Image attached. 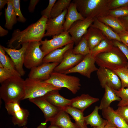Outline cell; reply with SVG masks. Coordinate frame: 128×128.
I'll return each instance as SVG.
<instances>
[{
  "mask_svg": "<svg viewBox=\"0 0 128 128\" xmlns=\"http://www.w3.org/2000/svg\"><path fill=\"white\" fill-rule=\"evenodd\" d=\"M50 124L57 125L61 128H80L73 122L69 115L65 111L60 110L50 121Z\"/></svg>",
  "mask_w": 128,
  "mask_h": 128,
  "instance_id": "cell-22",
  "label": "cell"
},
{
  "mask_svg": "<svg viewBox=\"0 0 128 128\" xmlns=\"http://www.w3.org/2000/svg\"><path fill=\"white\" fill-rule=\"evenodd\" d=\"M48 18L42 16L35 23L23 31L18 29L14 30L11 38L7 43L10 48L17 49L23 44L34 41H40L44 37Z\"/></svg>",
  "mask_w": 128,
  "mask_h": 128,
  "instance_id": "cell-1",
  "label": "cell"
},
{
  "mask_svg": "<svg viewBox=\"0 0 128 128\" xmlns=\"http://www.w3.org/2000/svg\"><path fill=\"white\" fill-rule=\"evenodd\" d=\"M40 42L41 45V49L45 56L54 50L74 42L72 37L68 32L66 31L53 36V38L50 40L46 39Z\"/></svg>",
  "mask_w": 128,
  "mask_h": 128,
  "instance_id": "cell-8",
  "label": "cell"
},
{
  "mask_svg": "<svg viewBox=\"0 0 128 128\" xmlns=\"http://www.w3.org/2000/svg\"><path fill=\"white\" fill-rule=\"evenodd\" d=\"M43 97L60 110H64L66 107L70 106L71 102V99L66 98L61 96L58 90L50 91Z\"/></svg>",
  "mask_w": 128,
  "mask_h": 128,
  "instance_id": "cell-18",
  "label": "cell"
},
{
  "mask_svg": "<svg viewBox=\"0 0 128 128\" xmlns=\"http://www.w3.org/2000/svg\"><path fill=\"white\" fill-rule=\"evenodd\" d=\"M118 35L121 42L125 45L128 44V31L125 30Z\"/></svg>",
  "mask_w": 128,
  "mask_h": 128,
  "instance_id": "cell-44",
  "label": "cell"
},
{
  "mask_svg": "<svg viewBox=\"0 0 128 128\" xmlns=\"http://www.w3.org/2000/svg\"><path fill=\"white\" fill-rule=\"evenodd\" d=\"M13 7L16 15L18 17L17 20L19 22L24 23L26 20L21 12L20 6V0H12Z\"/></svg>",
  "mask_w": 128,
  "mask_h": 128,
  "instance_id": "cell-38",
  "label": "cell"
},
{
  "mask_svg": "<svg viewBox=\"0 0 128 128\" xmlns=\"http://www.w3.org/2000/svg\"><path fill=\"white\" fill-rule=\"evenodd\" d=\"M104 88L105 92L99 106V110H101L110 107V104L112 102L115 101H119L121 100V98L110 87L105 85Z\"/></svg>",
  "mask_w": 128,
  "mask_h": 128,
  "instance_id": "cell-27",
  "label": "cell"
},
{
  "mask_svg": "<svg viewBox=\"0 0 128 128\" xmlns=\"http://www.w3.org/2000/svg\"><path fill=\"white\" fill-rule=\"evenodd\" d=\"M96 63L99 67L114 71L127 67V59L118 47L114 46L110 51L100 53L95 57Z\"/></svg>",
  "mask_w": 128,
  "mask_h": 128,
  "instance_id": "cell-4",
  "label": "cell"
},
{
  "mask_svg": "<svg viewBox=\"0 0 128 128\" xmlns=\"http://www.w3.org/2000/svg\"><path fill=\"white\" fill-rule=\"evenodd\" d=\"M72 51L75 54L84 56L90 53V50L87 41L83 36L76 46L73 48Z\"/></svg>",
  "mask_w": 128,
  "mask_h": 128,
  "instance_id": "cell-34",
  "label": "cell"
},
{
  "mask_svg": "<svg viewBox=\"0 0 128 128\" xmlns=\"http://www.w3.org/2000/svg\"><path fill=\"white\" fill-rule=\"evenodd\" d=\"M74 43L69 44L62 48H58L50 52L46 55L43 60V63L50 62L59 63L62 61L66 52L68 50L73 48Z\"/></svg>",
  "mask_w": 128,
  "mask_h": 128,
  "instance_id": "cell-24",
  "label": "cell"
},
{
  "mask_svg": "<svg viewBox=\"0 0 128 128\" xmlns=\"http://www.w3.org/2000/svg\"><path fill=\"white\" fill-rule=\"evenodd\" d=\"M112 89L121 99L117 106L118 107L128 106V88H121L118 90Z\"/></svg>",
  "mask_w": 128,
  "mask_h": 128,
  "instance_id": "cell-36",
  "label": "cell"
},
{
  "mask_svg": "<svg viewBox=\"0 0 128 128\" xmlns=\"http://www.w3.org/2000/svg\"><path fill=\"white\" fill-rule=\"evenodd\" d=\"M47 128H61L59 126L54 125L50 124V125Z\"/></svg>",
  "mask_w": 128,
  "mask_h": 128,
  "instance_id": "cell-52",
  "label": "cell"
},
{
  "mask_svg": "<svg viewBox=\"0 0 128 128\" xmlns=\"http://www.w3.org/2000/svg\"><path fill=\"white\" fill-rule=\"evenodd\" d=\"M39 0H31L28 8L29 11L31 13L34 12L36 5L39 1Z\"/></svg>",
  "mask_w": 128,
  "mask_h": 128,
  "instance_id": "cell-45",
  "label": "cell"
},
{
  "mask_svg": "<svg viewBox=\"0 0 128 128\" xmlns=\"http://www.w3.org/2000/svg\"><path fill=\"white\" fill-rule=\"evenodd\" d=\"M0 98L7 103L20 102L25 95V80L21 76H16L1 83Z\"/></svg>",
  "mask_w": 128,
  "mask_h": 128,
  "instance_id": "cell-2",
  "label": "cell"
},
{
  "mask_svg": "<svg viewBox=\"0 0 128 128\" xmlns=\"http://www.w3.org/2000/svg\"><path fill=\"white\" fill-rule=\"evenodd\" d=\"M95 57L90 53L85 55L83 59L76 66L62 73L67 74L77 73L90 78L91 73L98 70L95 65Z\"/></svg>",
  "mask_w": 128,
  "mask_h": 128,
  "instance_id": "cell-11",
  "label": "cell"
},
{
  "mask_svg": "<svg viewBox=\"0 0 128 128\" xmlns=\"http://www.w3.org/2000/svg\"><path fill=\"white\" fill-rule=\"evenodd\" d=\"M40 41H34L28 42L25 53L24 65L27 68L31 69L43 63L45 56L40 47Z\"/></svg>",
  "mask_w": 128,
  "mask_h": 128,
  "instance_id": "cell-7",
  "label": "cell"
},
{
  "mask_svg": "<svg viewBox=\"0 0 128 128\" xmlns=\"http://www.w3.org/2000/svg\"><path fill=\"white\" fill-rule=\"evenodd\" d=\"M56 0H49L48 5L47 7L41 11L42 16H45L48 18H51V13L52 8Z\"/></svg>",
  "mask_w": 128,
  "mask_h": 128,
  "instance_id": "cell-43",
  "label": "cell"
},
{
  "mask_svg": "<svg viewBox=\"0 0 128 128\" xmlns=\"http://www.w3.org/2000/svg\"><path fill=\"white\" fill-rule=\"evenodd\" d=\"M114 71L121 80V88H128V68L127 67H123Z\"/></svg>",
  "mask_w": 128,
  "mask_h": 128,
  "instance_id": "cell-35",
  "label": "cell"
},
{
  "mask_svg": "<svg viewBox=\"0 0 128 128\" xmlns=\"http://www.w3.org/2000/svg\"><path fill=\"white\" fill-rule=\"evenodd\" d=\"M63 26L64 31H67L71 26L75 22L85 18L78 11L75 4L72 2L67 9Z\"/></svg>",
  "mask_w": 128,
  "mask_h": 128,
  "instance_id": "cell-23",
  "label": "cell"
},
{
  "mask_svg": "<svg viewBox=\"0 0 128 128\" xmlns=\"http://www.w3.org/2000/svg\"><path fill=\"white\" fill-rule=\"evenodd\" d=\"M99 106H96L91 114L84 117L87 125H89L93 127H98L101 125L105 121V119H102L99 114Z\"/></svg>",
  "mask_w": 128,
  "mask_h": 128,
  "instance_id": "cell-30",
  "label": "cell"
},
{
  "mask_svg": "<svg viewBox=\"0 0 128 128\" xmlns=\"http://www.w3.org/2000/svg\"><path fill=\"white\" fill-rule=\"evenodd\" d=\"M8 0H0V10H1L8 3Z\"/></svg>",
  "mask_w": 128,
  "mask_h": 128,
  "instance_id": "cell-49",
  "label": "cell"
},
{
  "mask_svg": "<svg viewBox=\"0 0 128 128\" xmlns=\"http://www.w3.org/2000/svg\"><path fill=\"white\" fill-rule=\"evenodd\" d=\"M104 128H117L114 124L107 121V123Z\"/></svg>",
  "mask_w": 128,
  "mask_h": 128,
  "instance_id": "cell-50",
  "label": "cell"
},
{
  "mask_svg": "<svg viewBox=\"0 0 128 128\" xmlns=\"http://www.w3.org/2000/svg\"><path fill=\"white\" fill-rule=\"evenodd\" d=\"M126 45L127 46V47H128V44H126Z\"/></svg>",
  "mask_w": 128,
  "mask_h": 128,
  "instance_id": "cell-53",
  "label": "cell"
},
{
  "mask_svg": "<svg viewBox=\"0 0 128 128\" xmlns=\"http://www.w3.org/2000/svg\"><path fill=\"white\" fill-rule=\"evenodd\" d=\"M16 75L11 71L4 67H0V83Z\"/></svg>",
  "mask_w": 128,
  "mask_h": 128,
  "instance_id": "cell-39",
  "label": "cell"
},
{
  "mask_svg": "<svg viewBox=\"0 0 128 128\" xmlns=\"http://www.w3.org/2000/svg\"><path fill=\"white\" fill-rule=\"evenodd\" d=\"M73 48L66 52L62 61L55 68L54 71L63 73L76 66L83 59L85 56L73 53Z\"/></svg>",
  "mask_w": 128,
  "mask_h": 128,
  "instance_id": "cell-16",
  "label": "cell"
},
{
  "mask_svg": "<svg viewBox=\"0 0 128 128\" xmlns=\"http://www.w3.org/2000/svg\"><path fill=\"white\" fill-rule=\"evenodd\" d=\"M64 111L72 117L75 123L80 128H88L85 120L83 112L70 106L66 107Z\"/></svg>",
  "mask_w": 128,
  "mask_h": 128,
  "instance_id": "cell-29",
  "label": "cell"
},
{
  "mask_svg": "<svg viewBox=\"0 0 128 128\" xmlns=\"http://www.w3.org/2000/svg\"><path fill=\"white\" fill-rule=\"evenodd\" d=\"M86 40L90 50L106 37L98 29L90 27L83 36Z\"/></svg>",
  "mask_w": 128,
  "mask_h": 128,
  "instance_id": "cell-21",
  "label": "cell"
},
{
  "mask_svg": "<svg viewBox=\"0 0 128 128\" xmlns=\"http://www.w3.org/2000/svg\"><path fill=\"white\" fill-rule=\"evenodd\" d=\"M25 95L23 100H29L44 96L49 92L61 90L44 81H40L28 78L25 80Z\"/></svg>",
  "mask_w": 128,
  "mask_h": 128,
  "instance_id": "cell-5",
  "label": "cell"
},
{
  "mask_svg": "<svg viewBox=\"0 0 128 128\" xmlns=\"http://www.w3.org/2000/svg\"><path fill=\"white\" fill-rule=\"evenodd\" d=\"M96 74L100 85L103 88L106 85L115 90L121 88V80L113 71L106 68L99 67Z\"/></svg>",
  "mask_w": 128,
  "mask_h": 128,
  "instance_id": "cell-10",
  "label": "cell"
},
{
  "mask_svg": "<svg viewBox=\"0 0 128 128\" xmlns=\"http://www.w3.org/2000/svg\"><path fill=\"white\" fill-rule=\"evenodd\" d=\"M57 62L43 63L31 69L28 75L29 78L40 81L48 79L55 68L59 64Z\"/></svg>",
  "mask_w": 128,
  "mask_h": 128,
  "instance_id": "cell-13",
  "label": "cell"
},
{
  "mask_svg": "<svg viewBox=\"0 0 128 128\" xmlns=\"http://www.w3.org/2000/svg\"><path fill=\"white\" fill-rule=\"evenodd\" d=\"M7 8L5 11V27L8 29L11 30L17 23V18L15 12L12 0H8Z\"/></svg>",
  "mask_w": 128,
  "mask_h": 128,
  "instance_id": "cell-28",
  "label": "cell"
},
{
  "mask_svg": "<svg viewBox=\"0 0 128 128\" xmlns=\"http://www.w3.org/2000/svg\"><path fill=\"white\" fill-rule=\"evenodd\" d=\"M20 103L16 102L5 103V106L8 114L12 116L13 124L23 127L27 123L29 112L27 110L21 108Z\"/></svg>",
  "mask_w": 128,
  "mask_h": 128,
  "instance_id": "cell-9",
  "label": "cell"
},
{
  "mask_svg": "<svg viewBox=\"0 0 128 128\" xmlns=\"http://www.w3.org/2000/svg\"><path fill=\"white\" fill-rule=\"evenodd\" d=\"M118 18L123 25L125 30L128 31V15Z\"/></svg>",
  "mask_w": 128,
  "mask_h": 128,
  "instance_id": "cell-46",
  "label": "cell"
},
{
  "mask_svg": "<svg viewBox=\"0 0 128 128\" xmlns=\"http://www.w3.org/2000/svg\"></svg>",
  "mask_w": 128,
  "mask_h": 128,
  "instance_id": "cell-54",
  "label": "cell"
},
{
  "mask_svg": "<svg viewBox=\"0 0 128 128\" xmlns=\"http://www.w3.org/2000/svg\"><path fill=\"white\" fill-rule=\"evenodd\" d=\"M94 19V21L90 27L99 29L107 39L110 40H116L121 42L118 34L114 32L111 28L100 21L97 18Z\"/></svg>",
  "mask_w": 128,
  "mask_h": 128,
  "instance_id": "cell-25",
  "label": "cell"
},
{
  "mask_svg": "<svg viewBox=\"0 0 128 128\" xmlns=\"http://www.w3.org/2000/svg\"><path fill=\"white\" fill-rule=\"evenodd\" d=\"M8 33V31L0 26V36L2 37L6 35Z\"/></svg>",
  "mask_w": 128,
  "mask_h": 128,
  "instance_id": "cell-47",
  "label": "cell"
},
{
  "mask_svg": "<svg viewBox=\"0 0 128 128\" xmlns=\"http://www.w3.org/2000/svg\"><path fill=\"white\" fill-rule=\"evenodd\" d=\"M2 46L0 45V64L2 65L3 67L11 71L16 75L21 77L16 71L11 59L6 54Z\"/></svg>",
  "mask_w": 128,
  "mask_h": 128,
  "instance_id": "cell-31",
  "label": "cell"
},
{
  "mask_svg": "<svg viewBox=\"0 0 128 128\" xmlns=\"http://www.w3.org/2000/svg\"><path fill=\"white\" fill-rule=\"evenodd\" d=\"M28 43L27 42L23 44L22 47L18 49L7 48L2 46L5 52L13 61L16 71L21 76H24L25 74L23 66L25 53Z\"/></svg>",
  "mask_w": 128,
  "mask_h": 128,
  "instance_id": "cell-12",
  "label": "cell"
},
{
  "mask_svg": "<svg viewBox=\"0 0 128 128\" xmlns=\"http://www.w3.org/2000/svg\"><path fill=\"white\" fill-rule=\"evenodd\" d=\"M102 115L106 120L118 128H128V124L118 114L112 107L102 110Z\"/></svg>",
  "mask_w": 128,
  "mask_h": 128,
  "instance_id": "cell-20",
  "label": "cell"
},
{
  "mask_svg": "<svg viewBox=\"0 0 128 128\" xmlns=\"http://www.w3.org/2000/svg\"><path fill=\"white\" fill-rule=\"evenodd\" d=\"M47 122L45 121L41 123L36 128H47ZM23 128H27L26 126L23 127Z\"/></svg>",
  "mask_w": 128,
  "mask_h": 128,
  "instance_id": "cell-48",
  "label": "cell"
},
{
  "mask_svg": "<svg viewBox=\"0 0 128 128\" xmlns=\"http://www.w3.org/2000/svg\"><path fill=\"white\" fill-rule=\"evenodd\" d=\"M67 12V9H66L58 17L48 19L46 24V32L44 37L54 36L64 31L63 25Z\"/></svg>",
  "mask_w": 128,
  "mask_h": 128,
  "instance_id": "cell-15",
  "label": "cell"
},
{
  "mask_svg": "<svg viewBox=\"0 0 128 128\" xmlns=\"http://www.w3.org/2000/svg\"><path fill=\"white\" fill-rule=\"evenodd\" d=\"M71 100L70 106L83 112L92 104L98 101L99 99L92 97L88 94H82Z\"/></svg>",
  "mask_w": 128,
  "mask_h": 128,
  "instance_id": "cell-19",
  "label": "cell"
},
{
  "mask_svg": "<svg viewBox=\"0 0 128 128\" xmlns=\"http://www.w3.org/2000/svg\"><path fill=\"white\" fill-rule=\"evenodd\" d=\"M71 1V0H58L56 1L51 12V18H54L60 15L65 10L67 9Z\"/></svg>",
  "mask_w": 128,
  "mask_h": 128,
  "instance_id": "cell-32",
  "label": "cell"
},
{
  "mask_svg": "<svg viewBox=\"0 0 128 128\" xmlns=\"http://www.w3.org/2000/svg\"><path fill=\"white\" fill-rule=\"evenodd\" d=\"M108 14L117 18L128 15V6L110 10Z\"/></svg>",
  "mask_w": 128,
  "mask_h": 128,
  "instance_id": "cell-37",
  "label": "cell"
},
{
  "mask_svg": "<svg viewBox=\"0 0 128 128\" xmlns=\"http://www.w3.org/2000/svg\"><path fill=\"white\" fill-rule=\"evenodd\" d=\"M115 111L128 124V106L119 107Z\"/></svg>",
  "mask_w": 128,
  "mask_h": 128,
  "instance_id": "cell-42",
  "label": "cell"
},
{
  "mask_svg": "<svg viewBox=\"0 0 128 128\" xmlns=\"http://www.w3.org/2000/svg\"><path fill=\"white\" fill-rule=\"evenodd\" d=\"M38 106L43 113L45 120L50 122L59 113L60 110L48 102L43 97L29 100Z\"/></svg>",
  "mask_w": 128,
  "mask_h": 128,
  "instance_id": "cell-17",
  "label": "cell"
},
{
  "mask_svg": "<svg viewBox=\"0 0 128 128\" xmlns=\"http://www.w3.org/2000/svg\"><path fill=\"white\" fill-rule=\"evenodd\" d=\"M114 46L112 40H110L106 38L102 41L92 50H90V53L96 57L100 53L110 51Z\"/></svg>",
  "mask_w": 128,
  "mask_h": 128,
  "instance_id": "cell-33",
  "label": "cell"
},
{
  "mask_svg": "<svg viewBox=\"0 0 128 128\" xmlns=\"http://www.w3.org/2000/svg\"><path fill=\"white\" fill-rule=\"evenodd\" d=\"M114 46L118 48L126 57L128 61L127 68H128V47L125 44L116 40H112Z\"/></svg>",
  "mask_w": 128,
  "mask_h": 128,
  "instance_id": "cell-40",
  "label": "cell"
},
{
  "mask_svg": "<svg viewBox=\"0 0 128 128\" xmlns=\"http://www.w3.org/2000/svg\"><path fill=\"white\" fill-rule=\"evenodd\" d=\"M94 21V18H85L83 20L77 21L71 26L67 31L76 44H78L86 33Z\"/></svg>",
  "mask_w": 128,
  "mask_h": 128,
  "instance_id": "cell-14",
  "label": "cell"
},
{
  "mask_svg": "<svg viewBox=\"0 0 128 128\" xmlns=\"http://www.w3.org/2000/svg\"><path fill=\"white\" fill-rule=\"evenodd\" d=\"M97 18L100 21L111 28L118 34L125 30L118 18L108 14Z\"/></svg>",
  "mask_w": 128,
  "mask_h": 128,
  "instance_id": "cell-26",
  "label": "cell"
},
{
  "mask_svg": "<svg viewBox=\"0 0 128 128\" xmlns=\"http://www.w3.org/2000/svg\"><path fill=\"white\" fill-rule=\"evenodd\" d=\"M107 122V120L105 119V121L101 125L98 127H94L92 128H104V127L106 124Z\"/></svg>",
  "mask_w": 128,
  "mask_h": 128,
  "instance_id": "cell-51",
  "label": "cell"
},
{
  "mask_svg": "<svg viewBox=\"0 0 128 128\" xmlns=\"http://www.w3.org/2000/svg\"><path fill=\"white\" fill-rule=\"evenodd\" d=\"M112 0H73L78 12L84 18H94L108 14Z\"/></svg>",
  "mask_w": 128,
  "mask_h": 128,
  "instance_id": "cell-3",
  "label": "cell"
},
{
  "mask_svg": "<svg viewBox=\"0 0 128 128\" xmlns=\"http://www.w3.org/2000/svg\"><path fill=\"white\" fill-rule=\"evenodd\" d=\"M128 6V0H112L110 5V10Z\"/></svg>",
  "mask_w": 128,
  "mask_h": 128,
  "instance_id": "cell-41",
  "label": "cell"
},
{
  "mask_svg": "<svg viewBox=\"0 0 128 128\" xmlns=\"http://www.w3.org/2000/svg\"><path fill=\"white\" fill-rule=\"evenodd\" d=\"M44 81L57 87L66 88L74 94L80 89L81 86L80 80L78 78L54 71L50 78Z\"/></svg>",
  "mask_w": 128,
  "mask_h": 128,
  "instance_id": "cell-6",
  "label": "cell"
}]
</instances>
